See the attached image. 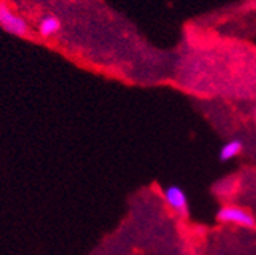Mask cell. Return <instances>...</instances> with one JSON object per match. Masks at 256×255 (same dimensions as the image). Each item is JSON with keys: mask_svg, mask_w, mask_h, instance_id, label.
<instances>
[{"mask_svg": "<svg viewBox=\"0 0 256 255\" xmlns=\"http://www.w3.org/2000/svg\"><path fill=\"white\" fill-rule=\"evenodd\" d=\"M0 28L16 37H28L30 34L28 22L4 2H0Z\"/></svg>", "mask_w": 256, "mask_h": 255, "instance_id": "1", "label": "cell"}, {"mask_svg": "<svg viewBox=\"0 0 256 255\" xmlns=\"http://www.w3.org/2000/svg\"><path fill=\"white\" fill-rule=\"evenodd\" d=\"M216 218L221 223H229V225H236L244 228H253L256 225L253 214L238 205H224L222 208L218 209Z\"/></svg>", "mask_w": 256, "mask_h": 255, "instance_id": "2", "label": "cell"}, {"mask_svg": "<svg viewBox=\"0 0 256 255\" xmlns=\"http://www.w3.org/2000/svg\"><path fill=\"white\" fill-rule=\"evenodd\" d=\"M164 199L171 211H174L180 217H186L189 211L188 196L183 191V188L177 185H170L164 189Z\"/></svg>", "mask_w": 256, "mask_h": 255, "instance_id": "3", "label": "cell"}, {"mask_svg": "<svg viewBox=\"0 0 256 255\" xmlns=\"http://www.w3.org/2000/svg\"><path fill=\"white\" fill-rule=\"evenodd\" d=\"M60 29H61V22L54 16H46L38 22V34L43 39L54 37L55 34L60 33Z\"/></svg>", "mask_w": 256, "mask_h": 255, "instance_id": "4", "label": "cell"}, {"mask_svg": "<svg viewBox=\"0 0 256 255\" xmlns=\"http://www.w3.org/2000/svg\"><path fill=\"white\" fill-rule=\"evenodd\" d=\"M242 147L244 145L240 139H232V141L226 142L220 150V159L222 162L232 161V159H235L242 151Z\"/></svg>", "mask_w": 256, "mask_h": 255, "instance_id": "5", "label": "cell"}, {"mask_svg": "<svg viewBox=\"0 0 256 255\" xmlns=\"http://www.w3.org/2000/svg\"><path fill=\"white\" fill-rule=\"evenodd\" d=\"M232 182V179H222L221 182H218L216 183V186H215V191L220 194V196H229V194H232V191H234V183H230Z\"/></svg>", "mask_w": 256, "mask_h": 255, "instance_id": "6", "label": "cell"}]
</instances>
